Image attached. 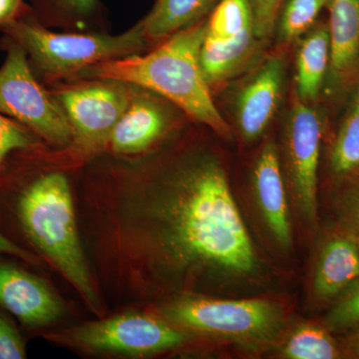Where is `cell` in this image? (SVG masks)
<instances>
[{"mask_svg": "<svg viewBox=\"0 0 359 359\" xmlns=\"http://www.w3.org/2000/svg\"><path fill=\"white\" fill-rule=\"evenodd\" d=\"M89 204L98 216L106 278L130 292L238 285L261 271L226 172L208 153Z\"/></svg>", "mask_w": 359, "mask_h": 359, "instance_id": "1", "label": "cell"}, {"mask_svg": "<svg viewBox=\"0 0 359 359\" xmlns=\"http://www.w3.org/2000/svg\"><path fill=\"white\" fill-rule=\"evenodd\" d=\"M205 20L175 33L155 50L97 63L80 76L134 85L164 97L197 122L229 136L230 128L212 101L200 63Z\"/></svg>", "mask_w": 359, "mask_h": 359, "instance_id": "2", "label": "cell"}, {"mask_svg": "<svg viewBox=\"0 0 359 359\" xmlns=\"http://www.w3.org/2000/svg\"><path fill=\"white\" fill-rule=\"evenodd\" d=\"M18 215L34 247L76 289L87 306L102 316L103 306L80 240L72 193L65 175L46 174L30 184L18 202Z\"/></svg>", "mask_w": 359, "mask_h": 359, "instance_id": "3", "label": "cell"}, {"mask_svg": "<svg viewBox=\"0 0 359 359\" xmlns=\"http://www.w3.org/2000/svg\"><path fill=\"white\" fill-rule=\"evenodd\" d=\"M27 11L25 6L0 30L20 44L37 70L50 79L79 74L97 63L139 54L148 40L140 21L116 36L56 33L30 20Z\"/></svg>", "mask_w": 359, "mask_h": 359, "instance_id": "4", "label": "cell"}, {"mask_svg": "<svg viewBox=\"0 0 359 359\" xmlns=\"http://www.w3.org/2000/svg\"><path fill=\"white\" fill-rule=\"evenodd\" d=\"M170 323L182 328L249 344H269L283 327L278 306L264 299H217L184 294L162 309Z\"/></svg>", "mask_w": 359, "mask_h": 359, "instance_id": "5", "label": "cell"}, {"mask_svg": "<svg viewBox=\"0 0 359 359\" xmlns=\"http://www.w3.org/2000/svg\"><path fill=\"white\" fill-rule=\"evenodd\" d=\"M48 339L87 353L139 358L183 346L190 337L169 320L133 311L71 327Z\"/></svg>", "mask_w": 359, "mask_h": 359, "instance_id": "6", "label": "cell"}, {"mask_svg": "<svg viewBox=\"0 0 359 359\" xmlns=\"http://www.w3.org/2000/svg\"><path fill=\"white\" fill-rule=\"evenodd\" d=\"M27 58L25 49L9 39L0 68V113L52 145H72L73 130L65 111L35 79Z\"/></svg>", "mask_w": 359, "mask_h": 359, "instance_id": "7", "label": "cell"}, {"mask_svg": "<svg viewBox=\"0 0 359 359\" xmlns=\"http://www.w3.org/2000/svg\"><path fill=\"white\" fill-rule=\"evenodd\" d=\"M134 85L109 79L59 90L57 101L73 130V145L86 154L102 150L128 107Z\"/></svg>", "mask_w": 359, "mask_h": 359, "instance_id": "8", "label": "cell"}, {"mask_svg": "<svg viewBox=\"0 0 359 359\" xmlns=\"http://www.w3.org/2000/svg\"><path fill=\"white\" fill-rule=\"evenodd\" d=\"M323 124L320 116L297 96L285 132V159L295 205L309 224L318 214V170Z\"/></svg>", "mask_w": 359, "mask_h": 359, "instance_id": "9", "label": "cell"}, {"mask_svg": "<svg viewBox=\"0 0 359 359\" xmlns=\"http://www.w3.org/2000/svg\"><path fill=\"white\" fill-rule=\"evenodd\" d=\"M0 306L32 327L50 325L63 314L62 302L46 283L11 264H0Z\"/></svg>", "mask_w": 359, "mask_h": 359, "instance_id": "10", "label": "cell"}, {"mask_svg": "<svg viewBox=\"0 0 359 359\" xmlns=\"http://www.w3.org/2000/svg\"><path fill=\"white\" fill-rule=\"evenodd\" d=\"M285 65L280 56H273L257 69L238 94L236 119L247 141L261 136L269 126L282 95Z\"/></svg>", "mask_w": 359, "mask_h": 359, "instance_id": "11", "label": "cell"}, {"mask_svg": "<svg viewBox=\"0 0 359 359\" xmlns=\"http://www.w3.org/2000/svg\"><path fill=\"white\" fill-rule=\"evenodd\" d=\"M257 205L269 231L283 249L292 245V226L278 149L269 142L257 156L252 171Z\"/></svg>", "mask_w": 359, "mask_h": 359, "instance_id": "12", "label": "cell"}, {"mask_svg": "<svg viewBox=\"0 0 359 359\" xmlns=\"http://www.w3.org/2000/svg\"><path fill=\"white\" fill-rule=\"evenodd\" d=\"M132 93L128 107L117 122L108 142L116 154L134 155L147 150L164 134L168 118L159 103L146 94Z\"/></svg>", "mask_w": 359, "mask_h": 359, "instance_id": "13", "label": "cell"}, {"mask_svg": "<svg viewBox=\"0 0 359 359\" xmlns=\"http://www.w3.org/2000/svg\"><path fill=\"white\" fill-rule=\"evenodd\" d=\"M327 7L330 11V72L337 83L358 66L359 0H328Z\"/></svg>", "mask_w": 359, "mask_h": 359, "instance_id": "14", "label": "cell"}, {"mask_svg": "<svg viewBox=\"0 0 359 359\" xmlns=\"http://www.w3.org/2000/svg\"><path fill=\"white\" fill-rule=\"evenodd\" d=\"M359 278V247L355 240L337 237L328 241L316 266L314 292L332 299Z\"/></svg>", "mask_w": 359, "mask_h": 359, "instance_id": "15", "label": "cell"}, {"mask_svg": "<svg viewBox=\"0 0 359 359\" xmlns=\"http://www.w3.org/2000/svg\"><path fill=\"white\" fill-rule=\"evenodd\" d=\"M257 42L254 30L235 39L217 41L204 39L200 52V63L209 86L221 83L233 75L256 54Z\"/></svg>", "mask_w": 359, "mask_h": 359, "instance_id": "16", "label": "cell"}, {"mask_svg": "<svg viewBox=\"0 0 359 359\" xmlns=\"http://www.w3.org/2000/svg\"><path fill=\"white\" fill-rule=\"evenodd\" d=\"M330 44L327 27H313L301 39L297 53V97L302 102L316 100L330 70Z\"/></svg>", "mask_w": 359, "mask_h": 359, "instance_id": "17", "label": "cell"}, {"mask_svg": "<svg viewBox=\"0 0 359 359\" xmlns=\"http://www.w3.org/2000/svg\"><path fill=\"white\" fill-rule=\"evenodd\" d=\"M219 0H156L140 21L147 39L170 37L196 25L212 11Z\"/></svg>", "mask_w": 359, "mask_h": 359, "instance_id": "18", "label": "cell"}, {"mask_svg": "<svg viewBox=\"0 0 359 359\" xmlns=\"http://www.w3.org/2000/svg\"><path fill=\"white\" fill-rule=\"evenodd\" d=\"M205 20V39L224 41L254 30L250 0H219Z\"/></svg>", "mask_w": 359, "mask_h": 359, "instance_id": "19", "label": "cell"}, {"mask_svg": "<svg viewBox=\"0 0 359 359\" xmlns=\"http://www.w3.org/2000/svg\"><path fill=\"white\" fill-rule=\"evenodd\" d=\"M280 353L290 359H332L339 355L334 339L325 330L313 325L295 327Z\"/></svg>", "mask_w": 359, "mask_h": 359, "instance_id": "20", "label": "cell"}, {"mask_svg": "<svg viewBox=\"0 0 359 359\" xmlns=\"http://www.w3.org/2000/svg\"><path fill=\"white\" fill-rule=\"evenodd\" d=\"M328 0H285L278 13V41L290 45L301 39L316 25Z\"/></svg>", "mask_w": 359, "mask_h": 359, "instance_id": "21", "label": "cell"}, {"mask_svg": "<svg viewBox=\"0 0 359 359\" xmlns=\"http://www.w3.org/2000/svg\"><path fill=\"white\" fill-rule=\"evenodd\" d=\"M332 166L340 175L351 173L359 167V93L335 141Z\"/></svg>", "mask_w": 359, "mask_h": 359, "instance_id": "22", "label": "cell"}, {"mask_svg": "<svg viewBox=\"0 0 359 359\" xmlns=\"http://www.w3.org/2000/svg\"><path fill=\"white\" fill-rule=\"evenodd\" d=\"M34 145L36 139L29 129L0 113V167L9 153Z\"/></svg>", "mask_w": 359, "mask_h": 359, "instance_id": "23", "label": "cell"}, {"mask_svg": "<svg viewBox=\"0 0 359 359\" xmlns=\"http://www.w3.org/2000/svg\"><path fill=\"white\" fill-rule=\"evenodd\" d=\"M347 289L346 294L328 313L325 321L330 330H346L359 323V278Z\"/></svg>", "mask_w": 359, "mask_h": 359, "instance_id": "24", "label": "cell"}, {"mask_svg": "<svg viewBox=\"0 0 359 359\" xmlns=\"http://www.w3.org/2000/svg\"><path fill=\"white\" fill-rule=\"evenodd\" d=\"M285 0H250L254 33L257 39H269L276 29L278 13Z\"/></svg>", "mask_w": 359, "mask_h": 359, "instance_id": "25", "label": "cell"}, {"mask_svg": "<svg viewBox=\"0 0 359 359\" xmlns=\"http://www.w3.org/2000/svg\"><path fill=\"white\" fill-rule=\"evenodd\" d=\"M26 358L25 342L20 332L4 313H0V359Z\"/></svg>", "mask_w": 359, "mask_h": 359, "instance_id": "26", "label": "cell"}, {"mask_svg": "<svg viewBox=\"0 0 359 359\" xmlns=\"http://www.w3.org/2000/svg\"><path fill=\"white\" fill-rule=\"evenodd\" d=\"M52 6H55L61 13L86 18L97 11L98 0H50Z\"/></svg>", "mask_w": 359, "mask_h": 359, "instance_id": "27", "label": "cell"}, {"mask_svg": "<svg viewBox=\"0 0 359 359\" xmlns=\"http://www.w3.org/2000/svg\"><path fill=\"white\" fill-rule=\"evenodd\" d=\"M342 208L349 219L359 226V176L351 180L344 189Z\"/></svg>", "mask_w": 359, "mask_h": 359, "instance_id": "28", "label": "cell"}, {"mask_svg": "<svg viewBox=\"0 0 359 359\" xmlns=\"http://www.w3.org/2000/svg\"><path fill=\"white\" fill-rule=\"evenodd\" d=\"M0 252L20 257V259L29 264H37L39 263V259L34 255L30 254L27 250L18 247V245L14 244L11 240L4 237L1 233H0Z\"/></svg>", "mask_w": 359, "mask_h": 359, "instance_id": "29", "label": "cell"}, {"mask_svg": "<svg viewBox=\"0 0 359 359\" xmlns=\"http://www.w3.org/2000/svg\"><path fill=\"white\" fill-rule=\"evenodd\" d=\"M25 6L23 0H0V26L16 18Z\"/></svg>", "mask_w": 359, "mask_h": 359, "instance_id": "30", "label": "cell"}, {"mask_svg": "<svg viewBox=\"0 0 359 359\" xmlns=\"http://www.w3.org/2000/svg\"><path fill=\"white\" fill-rule=\"evenodd\" d=\"M358 228H359V226H358ZM356 243H358V247H359V233H358V238H356Z\"/></svg>", "mask_w": 359, "mask_h": 359, "instance_id": "31", "label": "cell"}, {"mask_svg": "<svg viewBox=\"0 0 359 359\" xmlns=\"http://www.w3.org/2000/svg\"><path fill=\"white\" fill-rule=\"evenodd\" d=\"M356 342H358V346L359 347V334H358V339H356Z\"/></svg>", "mask_w": 359, "mask_h": 359, "instance_id": "32", "label": "cell"}, {"mask_svg": "<svg viewBox=\"0 0 359 359\" xmlns=\"http://www.w3.org/2000/svg\"><path fill=\"white\" fill-rule=\"evenodd\" d=\"M358 67H359V62H358Z\"/></svg>", "mask_w": 359, "mask_h": 359, "instance_id": "33", "label": "cell"}]
</instances>
